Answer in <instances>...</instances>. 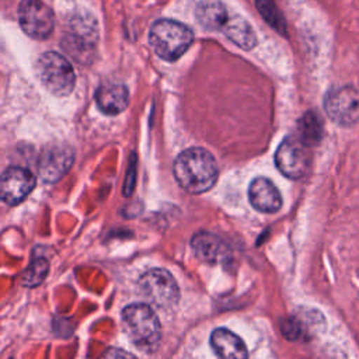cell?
I'll return each instance as SVG.
<instances>
[{
    "label": "cell",
    "mask_w": 359,
    "mask_h": 359,
    "mask_svg": "<svg viewBox=\"0 0 359 359\" xmlns=\"http://www.w3.org/2000/svg\"><path fill=\"white\" fill-rule=\"evenodd\" d=\"M323 136V123L316 112H306L299 121V139L306 146L318 144Z\"/></svg>",
    "instance_id": "16"
},
{
    "label": "cell",
    "mask_w": 359,
    "mask_h": 359,
    "mask_svg": "<svg viewBox=\"0 0 359 359\" xmlns=\"http://www.w3.org/2000/svg\"><path fill=\"white\" fill-rule=\"evenodd\" d=\"M210 346L217 359H248L244 341L227 328H216L210 335Z\"/></svg>",
    "instance_id": "13"
},
{
    "label": "cell",
    "mask_w": 359,
    "mask_h": 359,
    "mask_svg": "<svg viewBox=\"0 0 359 359\" xmlns=\"http://www.w3.org/2000/svg\"><path fill=\"white\" fill-rule=\"evenodd\" d=\"M178 185L189 194H203L217 181L219 168L210 151L202 147H189L181 151L172 165Z\"/></svg>",
    "instance_id": "1"
},
{
    "label": "cell",
    "mask_w": 359,
    "mask_h": 359,
    "mask_svg": "<svg viewBox=\"0 0 359 359\" xmlns=\"http://www.w3.org/2000/svg\"><path fill=\"white\" fill-rule=\"evenodd\" d=\"M48 269H49V264H48V261L45 258L34 259L27 266L24 273L21 275V283L24 286H28V287L38 286L46 278Z\"/></svg>",
    "instance_id": "17"
},
{
    "label": "cell",
    "mask_w": 359,
    "mask_h": 359,
    "mask_svg": "<svg viewBox=\"0 0 359 359\" xmlns=\"http://www.w3.org/2000/svg\"><path fill=\"white\" fill-rule=\"evenodd\" d=\"M95 102L105 115H118L129 104V91L123 84H104L95 91Z\"/></svg>",
    "instance_id": "14"
},
{
    "label": "cell",
    "mask_w": 359,
    "mask_h": 359,
    "mask_svg": "<svg viewBox=\"0 0 359 359\" xmlns=\"http://www.w3.org/2000/svg\"><path fill=\"white\" fill-rule=\"evenodd\" d=\"M191 247L195 255L205 262H216L223 251L222 240L209 231H199L194 234Z\"/></svg>",
    "instance_id": "15"
},
{
    "label": "cell",
    "mask_w": 359,
    "mask_h": 359,
    "mask_svg": "<svg viewBox=\"0 0 359 359\" xmlns=\"http://www.w3.org/2000/svg\"><path fill=\"white\" fill-rule=\"evenodd\" d=\"M35 73L41 84L53 95H69L74 87L76 76L70 62L56 52H46L39 56Z\"/></svg>",
    "instance_id": "4"
},
{
    "label": "cell",
    "mask_w": 359,
    "mask_h": 359,
    "mask_svg": "<svg viewBox=\"0 0 359 359\" xmlns=\"http://www.w3.org/2000/svg\"><path fill=\"white\" fill-rule=\"evenodd\" d=\"M34 188L35 177L24 167H8L0 175V199L7 205L21 203Z\"/></svg>",
    "instance_id": "9"
},
{
    "label": "cell",
    "mask_w": 359,
    "mask_h": 359,
    "mask_svg": "<svg viewBox=\"0 0 359 359\" xmlns=\"http://www.w3.org/2000/svg\"><path fill=\"white\" fill-rule=\"evenodd\" d=\"M18 21L24 32L35 39L48 38L55 25L53 11L41 0H22L18 8Z\"/></svg>",
    "instance_id": "8"
},
{
    "label": "cell",
    "mask_w": 359,
    "mask_h": 359,
    "mask_svg": "<svg viewBox=\"0 0 359 359\" xmlns=\"http://www.w3.org/2000/svg\"><path fill=\"white\" fill-rule=\"evenodd\" d=\"M142 296L153 306L160 309L172 307L180 299V287L174 276L161 268L144 272L139 279Z\"/></svg>",
    "instance_id": "5"
},
{
    "label": "cell",
    "mask_w": 359,
    "mask_h": 359,
    "mask_svg": "<svg viewBox=\"0 0 359 359\" xmlns=\"http://www.w3.org/2000/svg\"><path fill=\"white\" fill-rule=\"evenodd\" d=\"M102 359H137L135 355H132L130 352L128 351H123V349H119V348H109Z\"/></svg>",
    "instance_id": "19"
},
{
    "label": "cell",
    "mask_w": 359,
    "mask_h": 359,
    "mask_svg": "<svg viewBox=\"0 0 359 359\" xmlns=\"http://www.w3.org/2000/svg\"><path fill=\"white\" fill-rule=\"evenodd\" d=\"M310 153L297 136H287L278 146L275 164L278 170L290 180L304 177L310 168Z\"/></svg>",
    "instance_id": "7"
},
{
    "label": "cell",
    "mask_w": 359,
    "mask_h": 359,
    "mask_svg": "<svg viewBox=\"0 0 359 359\" xmlns=\"http://www.w3.org/2000/svg\"><path fill=\"white\" fill-rule=\"evenodd\" d=\"M195 15L196 21L205 29L219 31L223 35L229 29L234 17L227 11L222 0H199L195 8Z\"/></svg>",
    "instance_id": "11"
},
{
    "label": "cell",
    "mask_w": 359,
    "mask_h": 359,
    "mask_svg": "<svg viewBox=\"0 0 359 359\" xmlns=\"http://www.w3.org/2000/svg\"><path fill=\"white\" fill-rule=\"evenodd\" d=\"M327 116L339 126H352L359 122V91L352 86L335 87L324 97Z\"/></svg>",
    "instance_id": "6"
},
{
    "label": "cell",
    "mask_w": 359,
    "mask_h": 359,
    "mask_svg": "<svg viewBox=\"0 0 359 359\" xmlns=\"http://www.w3.org/2000/svg\"><path fill=\"white\" fill-rule=\"evenodd\" d=\"M149 42L157 56L167 62H175L192 45L194 32L180 21L163 18L151 25Z\"/></svg>",
    "instance_id": "3"
},
{
    "label": "cell",
    "mask_w": 359,
    "mask_h": 359,
    "mask_svg": "<svg viewBox=\"0 0 359 359\" xmlns=\"http://www.w3.org/2000/svg\"><path fill=\"white\" fill-rule=\"evenodd\" d=\"M248 199L254 209L262 213H275L282 208V196L275 184L265 177H257L248 187Z\"/></svg>",
    "instance_id": "10"
},
{
    "label": "cell",
    "mask_w": 359,
    "mask_h": 359,
    "mask_svg": "<svg viewBox=\"0 0 359 359\" xmlns=\"http://www.w3.org/2000/svg\"><path fill=\"white\" fill-rule=\"evenodd\" d=\"M257 7L262 17L276 29H282L285 27V21L279 14L276 4L273 0H257Z\"/></svg>",
    "instance_id": "18"
},
{
    "label": "cell",
    "mask_w": 359,
    "mask_h": 359,
    "mask_svg": "<svg viewBox=\"0 0 359 359\" xmlns=\"http://www.w3.org/2000/svg\"><path fill=\"white\" fill-rule=\"evenodd\" d=\"M73 163V151L69 147L55 146L46 150L39 161L41 178L46 182L59 181Z\"/></svg>",
    "instance_id": "12"
},
{
    "label": "cell",
    "mask_w": 359,
    "mask_h": 359,
    "mask_svg": "<svg viewBox=\"0 0 359 359\" xmlns=\"http://www.w3.org/2000/svg\"><path fill=\"white\" fill-rule=\"evenodd\" d=\"M123 328L135 346L144 352H154L161 341L160 320L146 303L129 304L122 311Z\"/></svg>",
    "instance_id": "2"
}]
</instances>
